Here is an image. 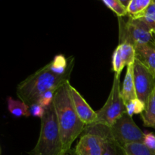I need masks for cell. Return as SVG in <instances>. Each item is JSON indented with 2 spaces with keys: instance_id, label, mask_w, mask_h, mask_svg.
Returning <instances> with one entry per match:
<instances>
[{
  "instance_id": "cell-1",
  "label": "cell",
  "mask_w": 155,
  "mask_h": 155,
  "mask_svg": "<svg viewBox=\"0 0 155 155\" xmlns=\"http://www.w3.org/2000/svg\"><path fill=\"white\" fill-rule=\"evenodd\" d=\"M70 85L71 83L68 81L57 89L52 102L64 151L71 149L73 142L82 135L86 126L79 117L74 108Z\"/></svg>"
},
{
  "instance_id": "cell-2",
  "label": "cell",
  "mask_w": 155,
  "mask_h": 155,
  "mask_svg": "<svg viewBox=\"0 0 155 155\" xmlns=\"http://www.w3.org/2000/svg\"><path fill=\"white\" fill-rule=\"evenodd\" d=\"M71 74L64 76L54 74L47 64L18 84L17 95L27 105L37 102L39 97L48 90H57L70 80Z\"/></svg>"
},
{
  "instance_id": "cell-3",
  "label": "cell",
  "mask_w": 155,
  "mask_h": 155,
  "mask_svg": "<svg viewBox=\"0 0 155 155\" xmlns=\"http://www.w3.org/2000/svg\"><path fill=\"white\" fill-rule=\"evenodd\" d=\"M63 145L58 125L53 103L47 108L41 119V128L36 146L30 155H62Z\"/></svg>"
},
{
  "instance_id": "cell-4",
  "label": "cell",
  "mask_w": 155,
  "mask_h": 155,
  "mask_svg": "<svg viewBox=\"0 0 155 155\" xmlns=\"http://www.w3.org/2000/svg\"><path fill=\"white\" fill-rule=\"evenodd\" d=\"M119 20L120 43H130L138 47L154 40V32L140 19H133L129 17L125 21L123 18Z\"/></svg>"
},
{
  "instance_id": "cell-5",
  "label": "cell",
  "mask_w": 155,
  "mask_h": 155,
  "mask_svg": "<svg viewBox=\"0 0 155 155\" xmlns=\"http://www.w3.org/2000/svg\"><path fill=\"white\" fill-rule=\"evenodd\" d=\"M120 76L114 74L113 85L105 104L97 111V124L110 127L120 117L127 113L126 104L121 96ZM95 124V123H94Z\"/></svg>"
},
{
  "instance_id": "cell-6",
  "label": "cell",
  "mask_w": 155,
  "mask_h": 155,
  "mask_svg": "<svg viewBox=\"0 0 155 155\" xmlns=\"http://www.w3.org/2000/svg\"><path fill=\"white\" fill-rule=\"evenodd\" d=\"M108 139L124 147L131 143L143 142L144 133L134 122L133 117L126 113L109 127Z\"/></svg>"
},
{
  "instance_id": "cell-7",
  "label": "cell",
  "mask_w": 155,
  "mask_h": 155,
  "mask_svg": "<svg viewBox=\"0 0 155 155\" xmlns=\"http://www.w3.org/2000/svg\"><path fill=\"white\" fill-rule=\"evenodd\" d=\"M134 81L137 98L146 105L150 95L155 89V75L138 59L134 63Z\"/></svg>"
},
{
  "instance_id": "cell-8",
  "label": "cell",
  "mask_w": 155,
  "mask_h": 155,
  "mask_svg": "<svg viewBox=\"0 0 155 155\" xmlns=\"http://www.w3.org/2000/svg\"><path fill=\"white\" fill-rule=\"evenodd\" d=\"M106 142L107 139L98 135L83 133L74 150L77 155H103Z\"/></svg>"
},
{
  "instance_id": "cell-9",
  "label": "cell",
  "mask_w": 155,
  "mask_h": 155,
  "mask_svg": "<svg viewBox=\"0 0 155 155\" xmlns=\"http://www.w3.org/2000/svg\"><path fill=\"white\" fill-rule=\"evenodd\" d=\"M70 92L71 98L74 103V108L79 117L86 126L90 125L96 122L98 115L89 104L86 102L80 92L73 86L70 85Z\"/></svg>"
},
{
  "instance_id": "cell-10",
  "label": "cell",
  "mask_w": 155,
  "mask_h": 155,
  "mask_svg": "<svg viewBox=\"0 0 155 155\" xmlns=\"http://www.w3.org/2000/svg\"><path fill=\"white\" fill-rule=\"evenodd\" d=\"M121 96L125 104L131 100L137 98L134 81V64L127 66V72L121 88Z\"/></svg>"
},
{
  "instance_id": "cell-11",
  "label": "cell",
  "mask_w": 155,
  "mask_h": 155,
  "mask_svg": "<svg viewBox=\"0 0 155 155\" xmlns=\"http://www.w3.org/2000/svg\"><path fill=\"white\" fill-rule=\"evenodd\" d=\"M136 59L140 61L155 75V42L136 47Z\"/></svg>"
},
{
  "instance_id": "cell-12",
  "label": "cell",
  "mask_w": 155,
  "mask_h": 155,
  "mask_svg": "<svg viewBox=\"0 0 155 155\" xmlns=\"http://www.w3.org/2000/svg\"><path fill=\"white\" fill-rule=\"evenodd\" d=\"M74 57L66 58L64 55L61 54L54 56L53 60L48 64L50 71L54 74L59 76H64L71 74L74 68Z\"/></svg>"
},
{
  "instance_id": "cell-13",
  "label": "cell",
  "mask_w": 155,
  "mask_h": 155,
  "mask_svg": "<svg viewBox=\"0 0 155 155\" xmlns=\"http://www.w3.org/2000/svg\"><path fill=\"white\" fill-rule=\"evenodd\" d=\"M141 117L145 127L155 129V89L148 98L145 110L141 114Z\"/></svg>"
},
{
  "instance_id": "cell-14",
  "label": "cell",
  "mask_w": 155,
  "mask_h": 155,
  "mask_svg": "<svg viewBox=\"0 0 155 155\" xmlns=\"http://www.w3.org/2000/svg\"><path fill=\"white\" fill-rule=\"evenodd\" d=\"M7 104L9 112L15 117H29L30 115L29 105L22 101L15 100L12 97H8Z\"/></svg>"
},
{
  "instance_id": "cell-15",
  "label": "cell",
  "mask_w": 155,
  "mask_h": 155,
  "mask_svg": "<svg viewBox=\"0 0 155 155\" xmlns=\"http://www.w3.org/2000/svg\"><path fill=\"white\" fill-rule=\"evenodd\" d=\"M126 66L134 64L136 59V50L134 45L130 43H120L117 47Z\"/></svg>"
},
{
  "instance_id": "cell-16",
  "label": "cell",
  "mask_w": 155,
  "mask_h": 155,
  "mask_svg": "<svg viewBox=\"0 0 155 155\" xmlns=\"http://www.w3.org/2000/svg\"><path fill=\"white\" fill-rule=\"evenodd\" d=\"M154 0H131L127 7L128 17L136 18L138 15L148 8Z\"/></svg>"
},
{
  "instance_id": "cell-17",
  "label": "cell",
  "mask_w": 155,
  "mask_h": 155,
  "mask_svg": "<svg viewBox=\"0 0 155 155\" xmlns=\"http://www.w3.org/2000/svg\"><path fill=\"white\" fill-rule=\"evenodd\" d=\"M123 148L126 155H155L154 151L145 146L143 142L129 144Z\"/></svg>"
},
{
  "instance_id": "cell-18",
  "label": "cell",
  "mask_w": 155,
  "mask_h": 155,
  "mask_svg": "<svg viewBox=\"0 0 155 155\" xmlns=\"http://www.w3.org/2000/svg\"><path fill=\"white\" fill-rule=\"evenodd\" d=\"M133 19H140L145 23L155 33V1L142 13Z\"/></svg>"
},
{
  "instance_id": "cell-19",
  "label": "cell",
  "mask_w": 155,
  "mask_h": 155,
  "mask_svg": "<svg viewBox=\"0 0 155 155\" xmlns=\"http://www.w3.org/2000/svg\"><path fill=\"white\" fill-rule=\"evenodd\" d=\"M107 8L113 11L118 16V18H124L128 15L127 8L120 2V0H102Z\"/></svg>"
},
{
  "instance_id": "cell-20",
  "label": "cell",
  "mask_w": 155,
  "mask_h": 155,
  "mask_svg": "<svg viewBox=\"0 0 155 155\" xmlns=\"http://www.w3.org/2000/svg\"><path fill=\"white\" fill-rule=\"evenodd\" d=\"M145 107L146 105L145 103L139 98L131 100L126 104L127 113L130 117H133L134 114H141L145 110Z\"/></svg>"
},
{
  "instance_id": "cell-21",
  "label": "cell",
  "mask_w": 155,
  "mask_h": 155,
  "mask_svg": "<svg viewBox=\"0 0 155 155\" xmlns=\"http://www.w3.org/2000/svg\"><path fill=\"white\" fill-rule=\"evenodd\" d=\"M103 155H126L124 148L112 139H107Z\"/></svg>"
},
{
  "instance_id": "cell-22",
  "label": "cell",
  "mask_w": 155,
  "mask_h": 155,
  "mask_svg": "<svg viewBox=\"0 0 155 155\" xmlns=\"http://www.w3.org/2000/svg\"><path fill=\"white\" fill-rule=\"evenodd\" d=\"M125 66L126 64L121 58L119 50L116 48L112 55V69L114 72V74L120 76L121 72Z\"/></svg>"
},
{
  "instance_id": "cell-23",
  "label": "cell",
  "mask_w": 155,
  "mask_h": 155,
  "mask_svg": "<svg viewBox=\"0 0 155 155\" xmlns=\"http://www.w3.org/2000/svg\"><path fill=\"white\" fill-rule=\"evenodd\" d=\"M57 90H48L47 92H44L42 95L39 98L37 102L39 103L40 105H42L44 108H47L48 106L51 105L53 102V99H54V93Z\"/></svg>"
},
{
  "instance_id": "cell-24",
  "label": "cell",
  "mask_w": 155,
  "mask_h": 155,
  "mask_svg": "<svg viewBox=\"0 0 155 155\" xmlns=\"http://www.w3.org/2000/svg\"><path fill=\"white\" fill-rule=\"evenodd\" d=\"M29 110H30V114L33 117H37L42 119L44 116L45 112V108H44L42 105L39 103H34L29 106Z\"/></svg>"
},
{
  "instance_id": "cell-25",
  "label": "cell",
  "mask_w": 155,
  "mask_h": 155,
  "mask_svg": "<svg viewBox=\"0 0 155 155\" xmlns=\"http://www.w3.org/2000/svg\"><path fill=\"white\" fill-rule=\"evenodd\" d=\"M144 145L155 152V134L149 132L144 133Z\"/></svg>"
},
{
  "instance_id": "cell-26",
  "label": "cell",
  "mask_w": 155,
  "mask_h": 155,
  "mask_svg": "<svg viewBox=\"0 0 155 155\" xmlns=\"http://www.w3.org/2000/svg\"><path fill=\"white\" fill-rule=\"evenodd\" d=\"M62 155H77V154H76V152H75V150L71 148V149L68 150V151H64V154Z\"/></svg>"
},
{
  "instance_id": "cell-27",
  "label": "cell",
  "mask_w": 155,
  "mask_h": 155,
  "mask_svg": "<svg viewBox=\"0 0 155 155\" xmlns=\"http://www.w3.org/2000/svg\"><path fill=\"white\" fill-rule=\"evenodd\" d=\"M120 2L127 8V7H128L129 4H130V2H131V0H120Z\"/></svg>"
},
{
  "instance_id": "cell-28",
  "label": "cell",
  "mask_w": 155,
  "mask_h": 155,
  "mask_svg": "<svg viewBox=\"0 0 155 155\" xmlns=\"http://www.w3.org/2000/svg\"><path fill=\"white\" fill-rule=\"evenodd\" d=\"M154 42H155V33H154Z\"/></svg>"
},
{
  "instance_id": "cell-29",
  "label": "cell",
  "mask_w": 155,
  "mask_h": 155,
  "mask_svg": "<svg viewBox=\"0 0 155 155\" xmlns=\"http://www.w3.org/2000/svg\"><path fill=\"white\" fill-rule=\"evenodd\" d=\"M154 1H155V0H154Z\"/></svg>"
},
{
  "instance_id": "cell-30",
  "label": "cell",
  "mask_w": 155,
  "mask_h": 155,
  "mask_svg": "<svg viewBox=\"0 0 155 155\" xmlns=\"http://www.w3.org/2000/svg\"></svg>"
}]
</instances>
